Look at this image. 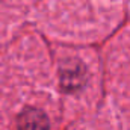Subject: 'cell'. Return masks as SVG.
<instances>
[{
  "mask_svg": "<svg viewBox=\"0 0 130 130\" xmlns=\"http://www.w3.org/2000/svg\"><path fill=\"white\" fill-rule=\"evenodd\" d=\"M86 83V70L79 61H68L61 68V86L65 92L79 91Z\"/></svg>",
  "mask_w": 130,
  "mask_h": 130,
  "instance_id": "cell-1",
  "label": "cell"
},
{
  "mask_svg": "<svg viewBox=\"0 0 130 130\" xmlns=\"http://www.w3.org/2000/svg\"><path fill=\"white\" fill-rule=\"evenodd\" d=\"M18 130H50L48 117L36 107H26L17 118Z\"/></svg>",
  "mask_w": 130,
  "mask_h": 130,
  "instance_id": "cell-2",
  "label": "cell"
}]
</instances>
